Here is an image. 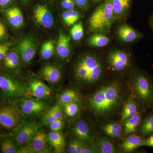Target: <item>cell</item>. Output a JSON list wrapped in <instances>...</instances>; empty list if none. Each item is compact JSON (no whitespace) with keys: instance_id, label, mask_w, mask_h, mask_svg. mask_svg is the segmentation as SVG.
<instances>
[{"instance_id":"6da1fadb","label":"cell","mask_w":153,"mask_h":153,"mask_svg":"<svg viewBox=\"0 0 153 153\" xmlns=\"http://www.w3.org/2000/svg\"><path fill=\"white\" fill-rule=\"evenodd\" d=\"M120 98L119 84L113 82L97 90L89 99V106L94 114L105 115L117 106Z\"/></svg>"},{"instance_id":"7a4b0ae2","label":"cell","mask_w":153,"mask_h":153,"mask_svg":"<svg viewBox=\"0 0 153 153\" xmlns=\"http://www.w3.org/2000/svg\"><path fill=\"white\" fill-rule=\"evenodd\" d=\"M74 71L78 81L85 84H92L98 81L102 76L103 65L95 55L85 54L77 60Z\"/></svg>"},{"instance_id":"3957f363","label":"cell","mask_w":153,"mask_h":153,"mask_svg":"<svg viewBox=\"0 0 153 153\" xmlns=\"http://www.w3.org/2000/svg\"><path fill=\"white\" fill-rule=\"evenodd\" d=\"M115 22L111 0H105L96 9L89 18V30L92 33L107 34Z\"/></svg>"},{"instance_id":"277c9868","label":"cell","mask_w":153,"mask_h":153,"mask_svg":"<svg viewBox=\"0 0 153 153\" xmlns=\"http://www.w3.org/2000/svg\"><path fill=\"white\" fill-rule=\"evenodd\" d=\"M134 91L138 100L143 105L152 104L153 101V84L144 73L136 72L132 79Z\"/></svg>"},{"instance_id":"5b68a950","label":"cell","mask_w":153,"mask_h":153,"mask_svg":"<svg viewBox=\"0 0 153 153\" xmlns=\"http://www.w3.org/2000/svg\"><path fill=\"white\" fill-rule=\"evenodd\" d=\"M39 46V41L33 36H24L14 45L13 49L19 53L23 64L28 65L36 55Z\"/></svg>"},{"instance_id":"8992f818","label":"cell","mask_w":153,"mask_h":153,"mask_svg":"<svg viewBox=\"0 0 153 153\" xmlns=\"http://www.w3.org/2000/svg\"><path fill=\"white\" fill-rule=\"evenodd\" d=\"M0 89L7 98L16 99L26 95L27 88L10 75L0 71Z\"/></svg>"},{"instance_id":"52a82bcc","label":"cell","mask_w":153,"mask_h":153,"mask_svg":"<svg viewBox=\"0 0 153 153\" xmlns=\"http://www.w3.org/2000/svg\"><path fill=\"white\" fill-rule=\"evenodd\" d=\"M41 127L40 125L34 122H23L13 129L12 137L17 145L21 147H25L29 146Z\"/></svg>"},{"instance_id":"ba28073f","label":"cell","mask_w":153,"mask_h":153,"mask_svg":"<svg viewBox=\"0 0 153 153\" xmlns=\"http://www.w3.org/2000/svg\"><path fill=\"white\" fill-rule=\"evenodd\" d=\"M22 120V114L15 107L6 105L0 108V125L4 128L14 129Z\"/></svg>"},{"instance_id":"9c48e42d","label":"cell","mask_w":153,"mask_h":153,"mask_svg":"<svg viewBox=\"0 0 153 153\" xmlns=\"http://www.w3.org/2000/svg\"><path fill=\"white\" fill-rule=\"evenodd\" d=\"M107 61L111 68L118 72L126 70L131 64V59L128 54L119 49L113 50L108 53Z\"/></svg>"},{"instance_id":"30bf717a","label":"cell","mask_w":153,"mask_h":153,"mask_svg":"<svg viewBox=\"0 0 153 153\" xmlns=\"http://www.w3.org/2000/svg\"><path fill=\"white\" fill-rule=\"evenodd\" d=\"M48 134L43 129L40 128L35 134L30 144L19 150V153H41L48 147Z\"/></svg>"},{"instance_id":"8fae6325","label":"cell","mask_w":153,"mask_h":153,"mask_svg":"<svg viewBox=\"0 0 153 153\" xmlns=\"http://www.w3.org/2000/svg\"><path fill=\"white\" fill-rule=\"evenodd\" d=\"M26 88V95L34 97L36 99H46L52 95V89L39 79H34L30 80Z\"/></svg>"},{"instance_id":"7c38bea8","label":"cell","mask_w":153,"mask_h":153,"mask_svg":"<svg viewBox=\"0 0 153 153\" xmlns=\"http://www.w3.org/2000/svg\"><path fill=\"white\" fill-rule=\"evenodd\" d=\"M34 20L43 27L49 29L54 24L53 15L48 7L43 4H38L33 12Z\"/></svg>"},{"instance_id":"4fadbf2b","label":"cell","mask_w":153,"mask_h":153,"mask_svg":"<svg viewBox=\"0 0 153 153\" xmlns=\"http://www.w3.org/2000/svg\"><path fill=\"white\" fill-rule=\"evenodd\" d=\"M46 103L40 100L26 98L22 99L20 105L21 112L27 116L35 115L41 113L47 109Z\"/></svg>"},{"instance_id":"5bb4252c","label":"cell","mask_w":153,"mask_h":153,"mask_svg":"<svg viewBox=\"0 0 153 153\" xmlns=\"http://www.w3.org/2000/svg\"><path fill=\"white\" fill-rule=\"evenodd\" d=\"M3 14L7 22L12 27L19 29L24 24V17L22 11L16 6H12L4 8Z\"/></svg>"},{"instance_id":"9a60e30c","label":"cell","mask_w":153,"mask_h":153,"mask_svg":"<svg viewBox=\"0 0 153 153\" xmlns=\"http://www.w3.org/2000/svg\"><path fill=\"white\" fill-rule=\"evenodd\" d=\"M118 38L122 42L131 43L142 38L143 34L129 25L123 24L117 31Z\"/></svg>"},{"instance_id":"2e32d148","label":"cell","mask_w":153,"mask_h":153,"mask_svg":"<svg viewBox=\"0 0 153 153\" xmlns=\"http://www.w3.org/2000/svg\"><path fill=\"white\" fill-rule=\"evenodd\" d=\"M56 52L58 57L63 60H67L71 55L70 38L63 31H60L59 33Z\"/></svg>"},{"instance_id":"e0dca14e","label":"cell","mask_w":153,"mask_h":153,"mask_svg":"<svg viewBox=\"0 0 153 153\" xmlns=\"http://www.w3.org/2000/svg\"><path fill=\"white\" fill-rule=\"evenodd\" d=\"M115 21L122 20L127 15L132 0H111Z\"/></svg>"},{"instance_id":"ac0fdd59","label":"cell","mask_w":153,"mask_h":153,"mask_svg":"<svg viewBox=\"0 0 153 153\" xmlns=\"http://www.w3.org/2000/svg\"><path fill=\"white\" fill-rule=\"evenodd\" d=\"M73 131L78 139L83 142L92 140L90 128L85 121L80 120L77 121L73 128Z\"/></svg>"},{"instance_id":"d6986e66","label":"cell","mask_w":153,"mask_h":153,"mask_svg":"<svg viewBox=\"0 0 153 153\" xmlns=\"http://www.w3.org/2000/svg\"><path fill=\"white\" fill-rule=\"evenodd\" d=\"M41 76L49 83H57L61 77L60 70L56 66L51 65H46L41 70Z\"/></svg>"},{"instance_id":"ffe728a7","label":"cell","mask_w":153,"mask_h":153,"mask_svg":"<svg viewBox=\"0 0 153 153\" xmlns=\"http://www.w3.org/2000/svg\"><path fill=\"white\" fill-rule=\"evenodd\" d=\"M144 142L145 140L141 137L131 135L123 142L121 146L126 152H130L140 147L144 146Z\"/></svg>"},{"instance_id":"44dd1931","label":"cell","mask_w":153,"mask_h":153,"mask_svg":"<svg viewBox=\"0 0 153 153\" xmlns=\"http://www.w3.org/2000/svg\"><path fill=\"white\" fill-rule=\"evenodd\" d=\"M48 142L54 148L55 152H63L65 147V141L63 135L60 132L52 131L48 134Z\"/></svg>"},{"instance_id":"7402d4cb","label":"cell","mask_w":153,"mask_h":153,"mask_svg":"<svg viewBox=\"0 0 153 153\" xmlns=\"http://www.w3.org/2000/svg\"><path fill=\"white\" fill-rule=\"evenodd\" d=\"M109 42V38L105 34L100 33H93L87 41L88 46L97 48L105 47Z\"/></svg>"},{"instance_id":"603a6c76","label":"cell","mask_w":153,"mask_h":153,"mask_svg":"<svg viewBox=\"0 0 153 153\" xmlns=\"http://www.w3.org/2000/svg\"><path fill=\"white\" fill-rule=\"evenodd\" d=\"M3 61V65L5 68L13 70L19 67L21 59L19 53L13 49L8 52Z\"/></svg>"},{"instance_id":"cb8c5ba5","label":"cell","mask_w":153,"mask_h":153,"mask_svg":"<svg viewBox=\"0 0 153 153\" xmlns=\"http://www.w3.org/2000/svg\"><path fill=\"white\" fill-rule=\"evenodd\" d=\"M94 146L97 153H114L117 152V150L114 145L108 140L103 137L97 138Z\"/></svg>"},{"instance_id":"d4e9b609","label":"cell","mask_w":153,"mask_h":153,"mask_svg":"<svg viewBox=\"0 0 153 153\" xmlns=\"http://www.w3.org/2000/svg\"><path fill=\"white\" fill-rule=\"evenodd\" d=\"M79 101L80 97L79 94L73 89L64 91L58 98V103L60 105L71 102H79Z\"/></svg>"},{"instance_id":"484cf974","label":"cell","mask_w":153,"mask_h":153,"mask_svg":"<svg viewBox=\"0 0 153 153\" xmlns=\"http://www.w3.org/2000/svg\"><path fill=\"white\" fill-rule=\"evenodd\" d=\"M139 113L136 102L132 99L128 100L123 107L121 121L124 122L128 119Z\"/></svg>"},{"instance_id":"4316f807","label":"cell","mask_w":153,"mask_h":153,"mask_svg":"<svg viewBox=\"0 0 153 153\" xmlns=\"http://www.w3.org/2000/svg\"><path fill=\"white\" fill-rule=\"evenodd\" d=\"M141 121V116L140 112L128 119L125 121V134H128L134 132L140 125Z\"/></svg>"},{"instance_id":"83f0119b","label":"cell","mask_w":153,"mask_h":153,"mask_svg":"<svg viewBox=\"0 0 153 153\" xmlns=\"http://www.w3.org/2000/svg\"><path fill=\"white\" fill-rule=\"evenodd\" d=\"M101 128L105 133L110 137H118L121 135V126L117 123H111L104 125L102 126Z\"/></svg>"},{"instance_id":"f1b7e54d","label":"cell","mask_w":153,"mask_h":153,"mask_svg":"<svg viewBox=\"0 0 153 153\" xmlns=\"http://www.w3.org/2000/svg\"><path fill=\"white\" fill-rule=\"evenodd\" d=\"M140 131L143 136H147L153 134V114L149 115L141 123Z\"/></svg>"},{"instance_id":"f546056e","label":"cell","mask_w":153,"mask_h":153,"mask_svg":"<svg viewBox=\"0 0 153 153\" xmlns=\"http://www.w3.org/2000/svg\"><path fill=\"white\" fill-rule=\"evenodd\" d=\"M81 15L79 11L75 10H66L63 12L62 17L65 25L71 26L76 24L80 19Z\"/></svg>"},{"instance_id":"4dcf8cb0","label":"cell","mask_w":153,"mask_h":153,"mask_svg":"<svg viewBox=\"0 0 153 153\" xmlns=\"http://www.w3.org/2000/svg\"><path fill=\"white\" fill-rule=\"evenodd\" d=\"M55 49V42L53 40H48L44 43L40 52L41 59L47 60L51 58L54 54Z\"/></svg>"},{"instance_id":"1f68e13d","label":"cell","mask_w":153,"mask_h":153,"mask_svg":"<svg viewBox=\"0 0 153 153\" xmlns=\"http://www.w3.org/2000/svg\"><path fill=\"white\" fill-rule=\"evenodd\" d=\"M60 106L65 114L68 117H74L79 112V102H71L62 105Z\"/></svg>"},{"instance_id":"d6a6232c","label":"cell","mask_w":153,"mask_h":153,"mask_svg":"<svg viewBox=\"0 0 153 153\" xmlns=\"http://www.w3.org/2000/svg\"><path fill=\"white\" fill-rule=\"evenodd\" d=\"M71 38L75 41H79L82 39L84 35V30L82 22H79L74 24L70 30Z\"/></svg>"},{"instance_id":"836d02e7","label":"cell","mask_w":153,"mask_h":153,"mask_svg":"<svg viewBox=\"0 0 153 153\" xmlns=\"http://www.w3.org/2000/svg\"><path fill=\"white\" fill-rule=\"evenodd\" d=\"M1 149L3 153H19V149L17 148L16 143L10 138H6L3 141Z\"/></svg>"},{"instance_id":"e575fe53","label":"cell","mask_w":153,"mask_h":153,"mask_svg":"<svg viewBox=\"0 0 153 153\" xmlns=\"http://www.w3.org/2000/svg\"><path fill=\"white\" fill-rule=\"evenodd\" d=\"M11 46V43L9 42L0 43V63L3 61L6 57Z\"/></svg>"},{"instance_id":"d590c367","label":"cell","mask_w":153,"mask_h":153,"mask_svg":"<svg viewBox=\"0 0 153 153\" xmlns=\"http://www.w3.org/2000/svg\"><path fill=\"white\" fill-rule=\"evenodd\" d=\"M64 123L63 120L56 119L49 125L52 131L60 132L63 129Z\"/></svg>"},{"instance_id":"8d00e7d4","label":"cell","mask_w":153,"mask_h":153,"mask_svg":"<svg viewBox=\"0 0 153 153\" xmlns=\"http://www.w3.org/2000/svg\"><path fill=\"white\" fill-rule=\"evenodd\" d=\"M8 37L9 34L7 27L0 18V43L5 42Z\"/></svg>"},{"instance_id":"74e56055","label":"cell","mask_w":153,"mask_h":153,"mask_svg":"<svg viewBox=\"0 0 153 153\" xmlns=\"http://www.w3.org/2000/svg\"><path fill=\"white\" fill-rule=\"evenodd\" d=\"M49 111L56 119H63V111L60 105H55Z\"/></svg>"},{"instance_id":"f35d334b","label":"cell","mask_w":153,"mask_h":153,"mask_svg":"<svg viewBox=\"0 0 153 153\" xmlns=\"http://www.w3.org/2000/svg\"><path fill=\"white\" fill-rule=\"evenodd\" d=\"M56 119L49 111L44 115L42 118L43 124L45 126H49L52 122L55 121Z\"/></svg>"},{"instance_id":"ab89813d","label":"cell","mask_w":153,"mask_h":153,"mask_svg":"<svg viewBox=\"0 0 153 153\" xmlns=\"http://www.w3.org/2000/svg\"><path fill=\"white\" fill-rule=\"evenodd\" d=\"M61 5L63 9L67 10H74L76 4L74 0H62Z\"/></svg>"},{"instance_id":"60d3db41","label":"cell","mask_w":153,"mask_h":153,"mask_svg":"<svg viewBox=\"0 0 153 153\" xmlns=\"http://www.w3.org/2000/svg\"><path fill=\"white\" fill-rule=\"evenodd\" d=\"M76 5L82 10L86 11L89 8L90 3L88 0H74Z\"/></svg>"},{"instance_id":"b9f144b4","label":"cell","mask_w":153,"mask_h":153,"mask_svg":"<svg viewBox=\"0 0 153 153\" xmlns=\"http://www.w3.org/2000/svg\"><path fill=\"white\" fill-rule=\"evenodd\" d=\"M75 140V145H76V150L77 153H81L82 149L84 147V143L81 140L77 139Z\"/></svg>"},{"instance_id":"7bdbcfd3","label":"cell","mask_w":153,"mask_h":153,"mask_svg":"<svg viewBox=\"0 0 153 153\" xmlns=\"http://www.w3.org/2000/svg\"><path fill=\"white\" fill-rule=\"evenodd\" d=\"M68 152V153H77L76 145H75V140H72L69 143Z\"/></svg>"},{"instance_id":"ee69618b","label":"cell","mask_w":153,"mask_h":153,"mask_svg":"<svg viewBox=\"0 0 153 153\" xmlns=\"http://www.w3.org/2000/svg\"><path fill=\"white\" fill-rule=\"evenodd\" d=\"M13 1L14 0H0V8L4 9L8 7Z\"/></svg>"},{"instance_id":"f6af8a7d","label":"cell","mask_w":153,"mask_h":153,"mask_svg":"<svg viewBox=\"0 0 153 153\" xmlns=\"http://www.w3.org/2000/svg\"><path fill=\"white\" fill-rule=\"evenodd\" d=\"M97 153L96 149L94 146L93 147H86L84 146L81 152V153Z\"/></svg>"},{"instance_id":"bcb514c9","label":"cell","mask_w":153,"mask_h":153,"mask_svg":"<svg viewBox=\"0 0 153 153\" xmlns=\"http://www.w3.org/2000/svg\"><path fill=\"white\" fill-rule=\"evenodd\" d=\"M150 25L151 27H152V29L153 30V15L152 17H151L150 19Z\"/></svg>"},{"instance_id":"7dc6e473","label":"cell","mask_w":153,"mask_h":153,"mask_svg":"<svg viewBox=\"0 0 153 153\" xmlns=\"http://www.w3.org/2000/svg\"><path fill=\"white\" fill-rule=\"evenodd\" d=\"M94 2H97L100 1H102V0H93Z\"/></svg>"},{"instance_id":"c3c4849f","label":"cell","mask_w":153,"mask_h":153,"mask_svg":"<svg viewBox=\"0 0 153 153\" xmlns=\"http://www.w3.org/2000/svg\"><path fill=\"white\" fill-rule=\"evenodd\" d=\"M149 147H153V142L150 145Z\"/></svg>"},{"instance_id":"681fc988","label":"cell","mask_w":153,"mask_h":153,"mask_svg":"<svg viewBox=\"0 0 153 153\" xmlns=\"http://www.w3.org/2000/svg\"><path fill=\"white\" fill-rule=\"evenodd\" d=\"M21 1H28V0H21Z\"/></svg>"},{"instance_id":"f907efd6","label":"cell","mask_w":153,"mask_h":153,"mask_svg":"<svg viewBox=\"0 0 153 153\" xmlns=\"http://www.w3.org/2000/svg\"><path fill=\"white\" fill-rule=\"evenodd\" d=\"M152 104H153V102H152Z\"/></svg>"}]
</instances>
